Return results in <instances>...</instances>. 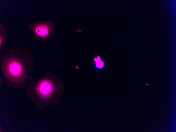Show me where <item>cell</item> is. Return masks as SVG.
I'll return each mask as SVG.
<instances>
[{
  "label": "cell",
  "mask_w": 176,
  "mask_h": 132,
  "mask_svg": "<svg viewBox=\"0 0 176 132\" xmlns=\"http://www.w3.org/2000/svg\"><path fill=\"white\" fill-rule=\"evenodd\" d=\"M34 65V55L27 49L9 48L0 56V70L8 87L22 89L33 81Z\"/></svg>",
  "instance_id": "6da1fadb"
},
{
  "label": "cell",
  "mask_w": 176,
  "mask_h": 132,
  "mask_svg": "<svg viewBox=\"0 0 176 132\" xmlns=\"http://www.w3.org/2000/svg\"><path fill=\"white\" fill-rule=\"evenodd\" d=\"M64 90L60 77L48 71L44 76L36 77L29 84L26 94L39 108L43 109L47 105L59 103Z\"/></svg>",
  "instance_id": "7a4b0ae2"
},
{
  "label": "cell",
  "mask_w": 176,
  "mask_h": 132,
  "mask_svg": "<svg viewBox=\"0 0 176 132\" xmlns=\"http://www.w3.org/2000/svg\"><path fill=\"white\" fill-rule=\"evenodd\" d=\"M28 26L33 32L32 38L35 41L41 40L46 42L55 34L56 26L51 20L35 21L29 23Z\"/></svg>",
  "instance_id": "3957f363"
},
{
  "label": "cell",
  "mask_w": 176,
  "mask_h": 132,
  "mask_svg": "<svg viewBox=\"0 0 176 132\" xmlns=\"http://www.w3.org/2000/svg\"><path fill=\"white\" fill-rule=\"evenodd\" d=\"M8 36L6 30L1 25H0V52L4 51L5 49L4 44Z\"/></svg>",
  "instance_id": "277c9868"
},
{
  "label": "cell",
  "mask_w": 176,
  "mask_h": 132,
  "mask_svg": "<svg viewBox=\"0 0 176 132\" xmlns=\"http://www.w3.org/2000/svg\"><path fill=\"white\" fill-rule=\"evenodd\" d=\"M96 60L94 59L95 61L96 65L95 66L96 68L98 69H101L104 66V63L101 61L100 57H98L97 58H96Z\"/></svg>",
  "instance_id": "5b68a950"
},
{
  "label": "cell",
  "mask_w": 176,
  "mask_h": 132,
  "mask_svg": "<svg viewBox=\"0 0 176 132\" xmlns=\"http://www.w3.org/2000/svg\"><path fill=\"white\" fill-rule=\"evenodd\" d=\"M4 82L3 80L2 79H1L0 78V87H2V85L3 84Z\"/></svg>",
  "instance_id": "8992f818"
}]
</instances>
